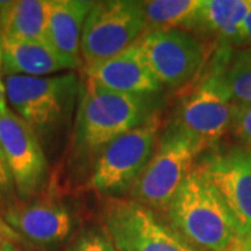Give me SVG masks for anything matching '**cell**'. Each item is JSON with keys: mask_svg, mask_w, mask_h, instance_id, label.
Wrapping results in <instances>:
<instances>
[{"mask_svg": "<svg viewBox=\"0 0 251 251\" xmlns=\"http://www.w3.org/2000/svg\"><path fill=\"white\" fill-rule=\"evenodd\" d=\"M153 117V97L116 92L85 80L75 116L74 148L84 155H97L106 144Z\"/></svg>", "mask_w": 251, "mask_h": 251, "instance_id": "obj_1", "label": "cell"}, {"mask_svg": "<svg viewBox=\"0 0 251 251\" xmlns=\"http://www.w3.org/2000/svg\"><path fill=\"white\" fill-rule=\"evenodd\" d=\"M232 49L230 45H219L211 64L181 99L172 120L204 151L215 147L232 126L236 103L226 81Z\"/></svg>", "mask_w": 251, "mask_h": 251, "instance_id": "obj_2", "label": "cell"}, {"mask_svg": "<svg viewBox=\"0 0 251 251\" xmlns=\"http://www.w3.org/2000/svg\"><path fill=\"white\" fill-rule=\"evenodd\" d=\"M166 212L169 224L200 251H226L237 237L227 208L197 166L181 183Z\"/></svg>", "mask_w": 251, "mask_h": 251, "instance_id": "obj_3", "label": "cell"}, {"mask_svg": "<svg viewBox=\"0 0 251 251\" xmlns=\"http://www.w3.org/2000/svg\"><path fill=\"white\" fill-rule=\"evenodd\" d=\"M4 87L10 110L38 138L52 135L66 123L81 92L75 72L46 77L4 75Z\"/></svg>", "mask_w": 251, "mask_h": 251, "instance_id": "obj_4", "label": "cell"}, {"mask_svg": "<svg viewBox=\"0 0 251 251\" xmlns=\"http://www.w3.org/2000/svg\"><path fill=\"white\" fill-rule=\"evenodd\" d=\"M204 150L175 123L158 140L151 159L127 191L130 198L158 212H166L181 183Z\"/></svg>", "mask_w": 251, "mask_h": 251, "instance_id": "obj_5", "label": "cell"}, {"mask_svg": "<svg viewBox=\"0 0 251 251\" xmlns=\"http://www.w3.org/2000/svg\"><path fill=\"white\" fill-rule=\"evenodd\" d=\"M102 221L117 251H200L169 221L131 198L108 200Z\"/></svg>", "mask_w": 251, "mask_h": 251, "instance_id": "obj_6", "label": "cell"}, {"mask_svg": "<svg viewBox=\"0 0 251 251\" xmlns=\"http://www.w3.org/2000/svg\"><path fill=\"white\" fill-rule=\"evenodd\" d=\"M144 34L141 1H94L81 35L80 56L84 70L122 53Z\"/></svg>", "mask_w": 251, "mask_h": 251, "instance_id": "obj_7", "label": "cell"}, {"mask_svg": "<svg viewBox=\"0 0 251 251\" xmlns=\"http://www.w3.org/2000/svg\"><path fill=\"white\" fill-rule=\"evenodd\" d=\"M159 127V119L153 117L106 144L95 155L91 186L112 198L127 193L152 156Z\"/></svg>", "mask_w": 251, "mask_h": 251, "instance_id": "obj_8", "label": "cell"}, {"mask_svg": "<svg viewBox=\"0 0 251 251\" xmlns=\"http://www.w3.org/2000/svg\"><path fill=\"white\" fill-rule=\"evenodd\" d=\"M138 46L156 80L171 90L194 80L206 59L204 45L184 29L147 32L138 39Z\"/></svg>", "mask_w": 251, "mask_h": 251, "instance_id": "obj_9", "label": "cell"}, {"mask_svg": "<svg viewBox=\"0 0 251 251\" xmlns=\"http://www.w3.org/2000/svg\"><path fill=\"white\" fill-rule=\"evenodd\" d=\"M198 171L214 187L233 219L237 237L251 230V150L232 148L208 155Z\"/></svg>", "mask_w": 251, "mask_h": 251, "instance_id": "obj_10", "label": "cell"}, {"mask_svg": "<svg viewBox=\"0 0 251 251\" xmlns=\"http://www.w3.org/2000/svg\"><path fill=\"white\" fill-rule=\"evenodd\" d=\"M0 147L17 194L23 200L31 198L48 176V161L38 135L9 110L0 116Z\"/></svg>", "mask_w": 251, "mask_h": 251, "instance_id": "obj_11", "label": "cell"}, {"mask_svg": "<svg viewBox=\"0 0 251 251\" xmlns=\"http://www.w3.org/2000/svg\"><path fill=\"white\" fill-rule=\"evenodd\" d=\"M3 218L13 230L39 249H52L70 236L73 216L67 206L53 200H38L10 205Z\"/></svg>", "mask_w": 251, "mask_h": 251, "instance_id": "obj_12", "label": "cell"}, {"mask_svg": "<svg viewBox=\"0 0 251 251\" xmlns=\"http://www.w3.org/2000/svg\"><path fill=\"white\" fill-rule=\"evenodd\" d=\"M85 75L103 88L128 95L155 97L163 90L145 62L138 41L122 53L85 69Z\"/></svg>", "mask_w": 251, "mask_h": 251, "instance_id": "obj_13", "label": "cell"}, {"mask_svg": "<svg viewBox=\"0 0 251 251\" xmlns=\"http://www.w3.org/2000/svg\"><path fill=\"white\" fill-rule=\"evenodd\" d=\"M4 75L46 77L75 72L80 62L59 53L48 41H1Z\"/></svg>", "mask_w": 251, "mask_h": 251, "instance_id": "obj_14", "label": "cell"}, {"mask_svg": "<svg viewBox=\"0 0 251 251\" xmlns=\"http://www.w3.org/2000/svg\"><path fill=\"white\" fill-rule=\"evenodd\" d=\"M92 6L94 1L88 0H50L46 41L59 53L75 62L81 63V35Z\"/></svg>", "mask_w": 251, "mask_h": 251, "instance_id": "obj_15", "label": "cell"}, {"mask_svg": "<svg viewBox=\"0 0 251 251\" xmlns=\"http://www.w3.org/2000/svg\"><path fill=\"white\" fill-rule=\"evenodd\" d=\"M50 0L0 1L1 41H46Z\"/></svg>", "mask_w": 251, "mask_h": 251, "instance_id": "obj_16", "label": "cell"}, {"mask_svg": "<svg viewBox=\"0 0 251 251\" xmlns=\"http://www.w3.org/2000/svg\"><path fill=\"white\" fill-rule=\"evenodd\" d=\"M250 3L251 0H200L190 31L214 35L221 45L232 46Z\"/></svg>", "mask_w": 251, "mask_h": 251, "instance_id": "obj_17", "label": "cell"}, {"mask_svg": "<svg viewBox=\"0 0 251 251\" xmlns=\"http://www.w3.org/2000/svg\"><path fill=\"white\" fill-rule=\"evenodd\" d=\"M200 0H150L141 1L145 34L168 29L190 31Z\"/></svg>", "mask_w": 251, "mask_h": 251, "instance_id": "obj_18", "label": "cell"}, {"mask_svg": "<svg viewBox=\"0 0 251 251\" xmlns=\"http://www.w3.org/2000/svg\"><path fill=\"white\" fill-rule=\"evenodd\" d=\"M226 81L236 105H251V48L232 54Z\"/></svg>", "mask_w": 251, "mask_h": 251, "instance_id": "obj_19", "label": "cell"}, {"mask_svg": "<svg viewBox=\"0 0 251 251\" xmlns=\"http://www.w3.org/2000/svg\"><path fill=\"white\" fill-rule=\"evenodd\" d=\"M67 251H117V249L105 229L88 227Z\"/></svg>", "mask_w": 251, "mask_h": 251, "instance_id": "obj_20", "label": "cell"}, {"mask_svg": "<svg viewBox=\"0 0 251 251\" xmlns=\"http://www.w3.org/2000/svg\"><path fill=\"white\" fill-rule=\"evenodd\" d=\"M230 128L239 141L251 150V105H236Z\"/></svg>", "mask_w": 251, "mask_h": 251, "instance_id": "obj_21", "label": "cell"}, {"mask_svg": "<svg viewBox=\"0 0 251 251\" xmlns=\"http://www.w3.org/2000/svg\"><path fill=\"white\" fill-rule=\"evenodd\" d=\"M232 46H237V48H251V3L249 11L246 13V16L243 18L242 24L239 27V31L234 36L233 44Z\"/></svg>", "mask_w": 251, "mask_h": 251, "instance_id": "obj_22", "label": "cell"}, {"mask_svg": "<svg viewBox=\"0 0 251 251\" xmlns=\"http://www.w3.org/2000/svg\"><path fill=\"white\" fill-rule=\"evenodd\" d=\"M20 240H21L20 236L4 221V218L0 215V250L6 247H11V246H18Z\"/></svg>", "mask_w": 251, "mask_h": 251, "instance_id": "obj_23", "label": "cell"}, {"mask_svg": "<svg viewBox=\"0 0 251 251\" xmlns=\"http://www.w3.org/2000/svg\"><path fill=\"white\" fill-rule=\"evenodd\" d=\"M13 181L10 177L9 169H7V165L4 161V156H3V151H1V147H0V196H6L13 191Z\"/></svg>", "mask_w": 251, "mask_h": 251, "instance_id": "obj_24", "label": "cell"}, {"mask_svg": "<svg viewBox=\"0 0 251 251\" xmlns=\"http://www.w3.org/2000/svg\"><path fill=\"white\" fill-rule=\"evenodd\" d=\"M9 110V103H7V98H6V87H4V74H3L1 45H0V116L6 115Z\"/></svg>", "mask_w": 251, "mask_h": 251, "instance_id": "obj_25", "label": "cell"}, {"mask_svg": "<svg viewBox=\"0 0 251 251\" xmlns=\"http://www.w3.org/2000/svg\"><path fill=\"white\" fill-rule=\"evenodd\" d=\"M226 251H251V230L243 237L236 239Z\"/></svg>", "mask_w": 251, "mask_h": 251, "instance_id": "obj_26", "label": "cell"}, {"mask_svg": "<svg viewBox=\"0 0 251 251\" xmlns=\"http://www.w3.org/2000/svg\"><path fill=\"white\" fill-rule=\"evenodd\" d=\"M0 251H20L18 246H11V247H6V249H1Z\"/></svg>", "mask_w": 251, "mask_h": 251, "instance_id": "obj_27", "label": "cell"}, {"mask_svg": "<svg viewBox=\"0 0 251 251\" xmlns=\"http://www.w3.org/2000/svg\"><path fill=\"white\" fill-rule=\"evenodd\" d=\"M0 45H1V32H0Z\"/></svg>", "mask_w": 251, "mask_h": 251, "instance_id": "obj_28", "label": "cell"}]
</instances>
